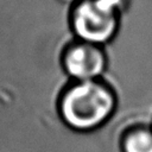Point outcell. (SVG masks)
Segmentation results:
<instances>
[{
    "mask_svg": "<svg viewBox=\"0 0 152 152\" xmlns=\"http://www.w3.org/2000/svg\"><path fill=\"white\" fill-rule=\"evenodd\" d=\"M127 0H80L72 8L71 25L78 40L104 46L116 34Z\"/></svg>",
    "mask_w": 152,
    "mask_h": 152,
    "instance_id": "2",
    "label": "cell"
},
{
    "mask_svg": "<svg viewBox=\"0 0 152 152\" xmlns=\"http://www.w3.org/2000/svg\"><path fill=\"white\" fill-rule=\"evenodd\" d=\"M59 1H62L64 4H69V5H76L80 0H59Z\"/></svg>",
    "mask_w": 152,
    "mask_h": 152,
    "instance_id": "5",
    "label": "cell"
},
{
    "mask_svg": "<svg viewBox=\"0 0 152 152\" xmlns=\"http://www.w3.org/2000/svg\"><path fill=\"white\" fill-rule=\"evenodd\" d=\"M115 109V94L101 80L74 82L59 102L62 119L70 128L78 132H91L102 127Z\"/></svg>",
    "mask_w": 152,
    "mask_h": 152,
    "instance_id": "1",
    "label": "cell"
},
{
    "mask_svg": "<svg viewBox=\"0 0 152 152\" xmlns=\"http://www.w3.org/2000/svg\"><path fill=\"white\" fill-rule=\"evenodd\" d=\"M124 152H152V127H134L122 139Z\"/></svg>",
    "mask_w": 152,
    "mask_h": 152,
    "instance_id": "4",
    "label": "cell"
},
{
    "mask_svg": "<svg viewBox=\"0 0 152 152\" xmlns=\"http://www.w3.org/2000/svg\"><path fill=\"white\" fill-rule=\"evenodd\" d=\"M63 65L75 82L97 81L106 72L107 56L102 46L78 40L66 49Z\"/></svg>",
    "mask_w": 152,
    "mask_h": 152,
    "instance_id": "3",
    "label": "cell"
}]
</instances>
